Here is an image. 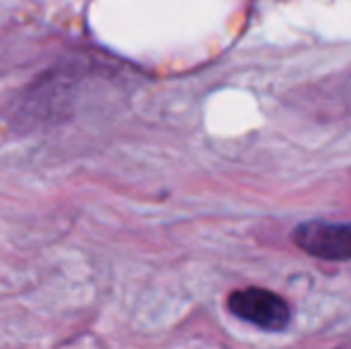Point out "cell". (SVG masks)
Instances as JSON below:
<instances>
[{"mask_svg": "<svg viewBox=\"0 0 351 349\" xmlns=\"http://www.w3.org/2000/svg\"><path fill=\"white\" fill-rule=\"evenodd\" d=\"M227 309L239 321L251 323L265 333H282L291 323V309L287 299L265 287L237 289L227 297Z\"/></svg>", "mask_w": 351, "mask_h": 349, "instance_id": "obj_1", "label": "cell"}, {"mask_svg": "<svg viewBox=\"0 0 351 349\" xmlns=\"http://www.w3.org/2000/svg\"><path fill=\"white\" fill-rule=\"evenodd\" d=\"M291 242L320 261H351V223L308 220L296 225Z\"/></svg>", "mask_w": 351, "mask_h": 349, "instance_id": "obj_2", "label": "cell"}]
</instances>
